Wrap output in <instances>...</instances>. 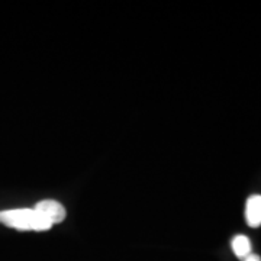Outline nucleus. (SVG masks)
I'll return each instance as SVG.
<instances>
[{"instance_id":"1","label":"nucleus","mask_w":261,"mask_h":261,"mask_svg":"<svg viewBox=\"0 0 261 261\" xmlns=\"http://www.w3.org/2000/svg\"><path fill=\"white\" fill-rule=\"evenodd\" d=\"M0 224L18 231H48L53 226L35 207L0 211Z\"/></svg>"},{"instance_id":"2","label":"nucleus","mask_w":261,"mask_h":261,"mask_svg":"<svg viewBox=\"0 0 261 261\" xmlns=\"http://www.w3.org/2000/svg\"><path fill=\"white\" fill-rule=\"evenodd\" d=\"M35 209H37L39 214L42 215L48 222L51 225L60 224L65 219V207L60 202L57 200H51V199H45V200H41L35 205Z\"/></svg>"},{"instance_id":"3","label":"nucleus","mask_w":261,"mask_h":261,"mask_svg":"<svg viewBox=\"0 0 261 261\" xmlns=\"http://www.w3.org/2000/svg\"><path fill=\"white\" fill-rule=\"evenodd\" d=\"M245 221L251 228L261 226V195H252L247 199Z\"/></svg>"},{"instance_id":"4","label":"nucleus","mask_w":261,"mask_h":261,"mask_svg":"<svg viewBox=\"0 0 261 261\" xmlns=\"http://www.w3.org/2000/svg\"><path fill=\"white\" fill-rule=\"evenodd\" d=\"M231 245H232V251L235 252V255L240 258H245L248 254H251V241L245 235L233 237Z\"/></svg>"},{"instance_id":"5","label":"nucleus","mask_w":261,"mask_h":261,"mask_svg":"<svg viewBox=\"0 0 261 261\" xmlns=\"http://www.w3.org/2000/svg\"><path fill=\"white\" fill-rule=\"evenodd\" d=\"M243 261H261V258L257 255V254H248L245 258H243Z\"/></svg>"}]
</instances>
